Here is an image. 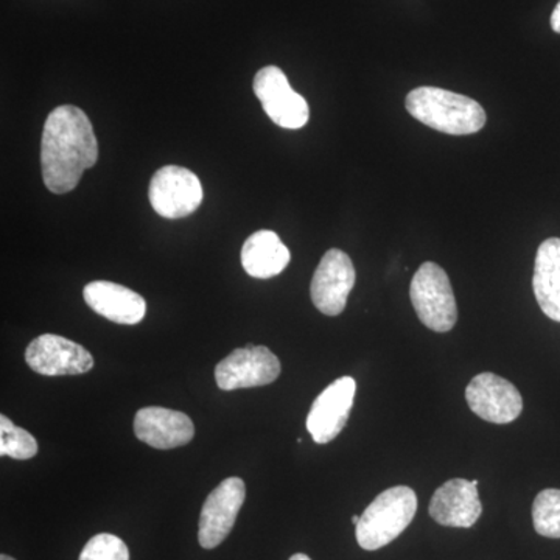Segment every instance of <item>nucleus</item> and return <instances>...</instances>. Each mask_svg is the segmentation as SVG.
<instances>
[{
	"label": "nucleus",
	"instance_id": "nucleus-14",
	"mask_svg": "<svg viewBox=\"0 0 560 560\" xmlns=\"http://www.w3.org/2000/svg\"><path fill=\"white\" fill-rule=\"evenodd\" d=\"M481 514L482 504L478 486L463 478L445 482L431 499V518L448 528H471Z\"/></svg>",
	"mask_w": 560,
	"mask_h": 560
},
{
	"label": "nucleus",
	"instance_id": "nucleus-17",
	"mask_svg": "<svg viewBox=\"0 0 560 560\" xmlns=\"http://www.w3.org/2000/svg\"><path fill=\"white\" fill-rule=\"evenodd\" d=\"M533 287L541 312L560 323V238H548L537 249Z\"/></svg>",
	"mask_w": 560,
	"mask_h": 560
},
{
	"label": "nucleus",
	"instance_id": "nucleus-12",
	"mask_svg": "<svg viewBox=\"0 0 560 560\" xmlns=\"http://www.w3.org/2000/svg\"><path fill=\"white\" fill-rule=\"evenodd\" d=\"M355 393V378L341 377L316 397L307 416V430L316 444H329L345 430Z\"/></svg>",
	"mask_w": 560,
	"mask_h": 560
},
{
	"label": "nucleus",
	"instance_id": "nucleus-15",
	"mask_svg": "<svg viewBox=\"0 0 560 560\" xmlns=\"http://www.w3.org/2000/svg\"><path fill=\"white\" fill-rule=\"evenodd\" d=\"M84 302L103 318L135 326L145 318L147 302L139 293L108 280H95L83 290Z\"/></svg>",
	"mask_w": 560,
	"mask_h": 560
},
{
	"label": "nucleus",
	"instance_id": "nucleus-2",
	"mask_svg": "<svg viewBox=\"0 0 560 560\" xmlns=\"http://www.w3.org/2000/svg\"><path fill=\"white\" fill-rule=\"evenodd\" d=\"M405 106L420 124L445 135H474L486 125L480 103L441 88L422 86L411 91Z\"/></svg>",
	"mask_w": 560,
	"mask_h": 560
},
{
	"label": "nucleus",
	"instance_id": "nucleus-20",
	"mask_svg": "<svg viewBox=\"0 0 560 560\" xmlns=\"http://www.w3.org/2000/svg\"><path fill=\"white\" fill-rule=\"evenodd\" d=\"M79 560H130V551L120 537L103 533L84 545Z\"/></svg>",
	"mask_w": 560,
	"mask_h": 560
},
{
	"label": "nucleus",
	"instance_id": "nucleus-4",
	"mask_svg": "<svg viewBox=\"0 0 560 560\" xmlns=\"http://www.w3.org/2000/svg\"><path fill=\"white\" fill-rule=\"evenodd\" d=\"M410 296L418 318L429 329L445 334L458 320L451 279L434 261H425L411 280Z\"/></svg>",
	"mask_w": 560,
	"mask_h": 560
},
{
	"label": "nucleus",
	"instance_id": "nucleus-24",
	"mask_svg": "<svg viewBox=\"0 0 560 560\" xmlns=\"http://www.w3.org/2000/svg\"><path fill=\"white\" fill-rule=\"evenodd\" d=\"M0 560H14V559L11 558V556L2 555V556H0Z\"/></svg>",
	"mask_w": 560,
	"mask_h": 560
},
{
	"label": "nucleus",
	"instance_id": "nucleus-21",
	"mask_svg": "<svg viewBox=\"0 0 560 560\" xmlns=\"http://www.w3.org/2000/svg\"><path fill=\"white\" fill-rule=\"evenodd\" d=\"M551 28L560 35V2L556 5L551 14Z\"/></svg>",
	"mask_w": 560,
	"mask_h": 560
},
{
	"label": "nucleus",
	"instance_id": "nucleus-18",
	"mask_svg": "<svg viewBox=\"0 0 560 560\" xmlns=\"http://www.w3.org/2000/svg\"><path fill=\"white\" fill-rule=\"evenodd\" d=\"M534 529L548 539H560V490L545 489L533 504Z\"/></svg>",
	"mask_w": 560,
	"mask_h": 560
},
{
	"label": "nucleus",
	"instance_id": "nucleus-3",
	"mask_svg": "<svg viewBox=\"0 0 560 560\" xmlns=\"http://www.w3.org/2000/svg\"><path fill=\"white\" fill-rule=\"evenodd\" d=\"M418 511V497L408 486H396L382 492L355 526L357 541L363 550L375 551L389 545L410 526Z\"/></svg>",
	"mask_w": 560,
	"mask_h": 560
},
{
	"label": "nucleus",
	"instance_id": "nucleus-13",
	"mask_svg": "<svg viewBox=\"0 0 560 560\" xmlns=\"http://www.w3.org/2000/svg\"><path fill=\"white\" fill-rule=\"evenodd\" d=\"M135 433L139 441L158 451H172L189 444L195 436L194 422L184 412L149 407L136 412Z\"/></svg>",
	"mask_w": 560,
	"mask_h": 560
},
{
	"label": "nucleus",
	"instance_id": "nucleus-7",
	"mask_svg": "<svg viewBox=\"0 0 560 560\" xmlns=\"http://www.w3.org/2000/svg\"><path fill=\"white\" fill-rule=\"evenodd\" d=\"M280 371V361L270 349L249 345L217 364L215 381L223 390L256 388L278 381Z\"/></svg>",
	"mask_w": 560,
	"mask_h": 560
},
{
	"label": "nucleus",
	"instance_id": "nucleus-10",
	"mask_svg": "<svg viewBox=\"0 0 560 560\" xmlns=\"http://www.w3.org/2000/svg\"><path fill=\"white\" fill-rule=\"evenodd\" d=\"M25 361L32 371L47 377L86 374L94 368L90 350L54 334H44L33 340L25 350Z\"/></svg>",
	"mask_w": 560,
	"mask_h": 560
},
{
	"label": "nucleus",
	"instance_id": "nucleus-6",
	"mask_svg": "<svg viewBox=\"0 0 560 560\" xmlns=\"http://www.w3.org/2000/svg\"><path fill=\"white\" fill-rule=\"evenodd\" d=\"M254 94L257 95L267 116L279 127L300 130L311 119L308 103L291 90L282 69L267 66L254 77Z\"/></svg>",
	"mask_w": 560,
	"mask_h": 560
},
{
	"label": "nucleus",
	"instance_id": "nucleus-5",
	"mask_svg": "<svg viewBox=\"0 0 560 560\" xmlns=\"http://www.w3.org/2000/svg\"><path fill=\"white\" fill-rule=\"evenodd\" d=\"M149 198L158 215L178 220L200 208L205 191L200 178L189 168L165 165L151 178Z\"/></svg>",
	"mask_w": 560,
	"mask_h": 560
},
{
	"label": "nucleus",
	"instance_id": "nucleus-19",
	"mask_svg": "<svg viewBox=\"0 0 560 560\" xmlns=\"http://www.w3.org/2000/svg\"><path fill=\"white\" fill-rule=\"evenodd\" d=\"M38 453V442L27 430L14 425L5 415L0 416V455L13 459H32Z\"/></svg>",
	"mask_w": 560,
	"mask_h": 560
},
{
	"label": "nucleus",
	"instance_id": "nucleus-1",
	"mask_svg": "<svg viewBox=\"0 0 560 560\" xmlns=\"http://www.w3.org/2000/svg\"><path fill=\"white\" fill-rule=\"evenodd\" d=\"M97 160V138L86 113L72 105L51 110L40 139V171L47 189L69 194Z\"/></svg>",
	"mask_w": 560,
	"mask_h": 560
},
{
	"label": "nucleus",
	"instance_id": "nucleus-9",
	"mask_svg": "<svg viewBox=\"0 0 560 560\" xmlns=\"http://www.w3.org/2000/svg\"><path fill=\"white\" fill-rule=\"evenodd\" d=\"M355 279V268L348 254L341 249L327 250L312 279L313 304L324 315H340L348 304Z\"/></svg>",
	"mask_w": 560,
	"mask_h": 560
},
{
	"label": "nucleus",
	"instance_id": "nucleus-16",
	"mask_svg": "<svg viewBox=\"0 0 560 560\" xmlns=\"http://www.w3.org/2000/svg\"><path fill=\"white\" fill-rule=\"evenodd\" d=\"M290 249L272 231H257L243 243L242 265L250 278L270 279L289 267Z\"/></svg>",
	"mask_w": 560,
	"mask_h": 560
},
{
	"label": "nucleus",
	"instance_id": "nucleus-8",
	"mask_svg": "<svg viewBox=\"0 0 560 560\" xmlns=\"http://www.w3.org/2000/svg\"><path fill=\"white\" fill-rule=\"evenodd\" d=\"M245 497V482L238 477L226 478L209 493L202 504L198 528V540L202 548L213 550L230 536Z\"/></svg>",
	"mask_w": 560,
	"mask_h": 560
},
{
	"label": "nucleus",
	"instance_id": "nucleus-11",
	"mask_svg": "<svg viewBox=\"0 0 560 560\" xmlns=\"http://www.w3.org/2000/svg\"><path fill=\"white\" fill-rule=\"evenodd\" d=\"M470 410L488 422H514L522 415L523 399L518 389L506 378L492 372H482L471 378L466 389Z\"/></svg>",
	"mask_w": 560,
	"mask_h": 560
},
{
	"label": "nucleus",
	"instance_id": "nucleus-22",
	"mask_svg": "<svg viewBox=\"0 0 560 560\" xmlns=\"http://www.w3.org/2000/svg\"><path fill=\"white\" fill-rule=\"evenodd\" d=\"M289 560H312V559L308 558L307 555H302V552H298V555L291 556V558Z\"/></svg>",
	"mask_w": 560,
	"mask_h": 560
},
{
	"label": "nucleus",
	"instance_id": "nucleus-23",
	"mask_svg": "<svg viewBox=\"0 0 560 560\" xmlns=\"http://www.w3.org/2000/svg\"><path fill=\"white\" fill-rule=\"evenodd\" d=\"M359 522H360L359 515H353V517H352L353 525H355V526L359 525Z\"/></svg>",
	"mask_w": 560,
	"mask_h": 560
}]
</instances>
